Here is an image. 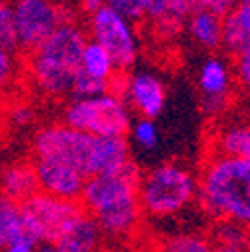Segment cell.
<instances>
[{
    "mask_svg": "<svg viewBox=\"0 0 250 252\" xmlns=\"http://www.w3.org/2000/svg\"><path fill=\"white\" fill-rule=\"evenodd\" d=\"M140 174L136 162H130L120 172L86 178L78 202L98 224L104 238L122 242L138 232L144 218L138 202Z\"/></svg>",
    "mask_w": 250,
    "mask_h": 252,
    "instance_id": "6da1fadb",
    "label": "cell"
},
{
    "mask_svg": "<svg viewBox=\"0 0 250 252\" xmlns=\"http://www.w3.org/2000/svg\"><path fill=\"white\" fill-rule=\"evenodd\" d=\"M198 206L216 220L250 228V158L208 154L198 174Z\"/></svg>",
    "mask_w": 250,
    "mask_h": 252,
    "instance_id": "7a4b0ae2",
    "label": "cell"
},
{
    "mask_svg": "<svg viewBox=\"0 0 250 252\" xmlns=\"http://www.w3.org/2000/svg\"><path fill=\"white\" fill-rule=\"evenodd\" d=\"M88 42L86 30L68 20L28 56V72L36 88L48 96L70 94L74 74L80 68L82 50Z\"/></svg>",
    "mask_w": 250,
    "mask_h": 252,
    "instance_id": "3957f363",
    "label": "cell"
},
{
    "mask_svg": "<svg viewBox=\"0 0 250 252\" xmlns=\"http://www.w3.org/2000/svg\"><path fill=\"white\" fill-rule=\"evenodd\" d=\"M198 198V174L180 162H162L140 174L138 202L144 218L168 220Z\"/></svg>",
    "mask_w": 250,
    "mask_h": 252,
    "instance_id": "277c9868",
    "label": "cell"
},
{
    "mask_svg": "<svg viewBox=\"0 0 250 252\" xmlns=\"http://www.w3.org/2000/svg\"><path fill=\"white\" fill-rule=\"evenodd\" d=\"M62 120L70 128L96 138L126 136L132 124L126 100L108 92L92 98H72L62 112Z\"/></svg>",
    "mask_w": 250,
    "mask_h": 252,
    "instance_id": "5b68a950",
    "label": "cell"
},
{
    "mask_svg": "<svg viewBox=\"0 0 250 252\" xmlns=\"http://www.w3.org/2000/svg\"><path fill=\"white\" fill-rule=\"evenodd\" d=\"M98 138L74 130L66 124H50L36 132L32 140L34 158H48L68 164L82 176H96Z\"/></svg>",
    "mask_w": 250,
    "mask_h": 252,
    "instance_id": "8992f818",
    "label": "cell"
},
{
    "mask_svg": "<svg viewBox=\"0 0 250 252\" xmlns=\"http://www.w3.org/2000/svg\"><path fill=\"white\" fill-rule=\"evenodd\" d=\"M26 236L38 244L56 242L64 230L84 212L80 202L60 200L44 192H36L18 204Z\"/></svg>",
    "mask_w": 250,
    "mask_h": 252,
    "instance_id": "52a82bcc",
    "label": "cell"
},
{
    "mask_svg": "<svg viewBox=\"0 0 250 252\" xmlns=\"http://www.w3.org/2000/svg\"><path fill=\"white\" fill-rule=\"evenodd\" d=\"M12 20L18 48L32 52L58 26L74 18L68 4H52L44 0H14Z\"/></svg>",
    "mask_w": 250,
    "mask_h": 252,
    "instance_id": "ba28073f",
    "label": "cell"
},
{
    "mask_svg": "<svg viewBox=\"0 0 250 252\" xmlns=\"http://www.w3.org/2000/svg\"><path fill=\"white\" fill-rule=\"evenodd\" d=\"M88 26L92 40L110 54L116 70L124 72L134 66L138 58V38L134 32V24L130 20L102 4L90 12Z\"/></svg>",
    "mask_w": 250,
    "mask_h": 252,
    "instance_id": "9c48e42d",
    "label": "cell"
},
{
    "mask_svg": "<svg viewBox=\"0 0 250 252\" xmlns=\"http://www.w3.org/2000/svg\"><path fill=\"white\" fill-rule=\"evenodd\" d=\"M32 166L36 172L40 192L60 200H70V202L80 200L82 188L86 184V176H82L78 170H74L68 164L48 160V158H34Z\"/></svg>",
    "mask_w": 250,
    "mask_h": 252,
    "instance_id": "30bf717a",
    "label": "cell"
},
{
    "mask_svg": "<svg viewBox=\"0 0 250 252\" xmlns=\"http://www.w3.org/2000/svg\"><path fill=\"white\" fill-rule=\"evenodd\" d=\"M124 98H128L130 106L140 114V118L154 120L164 108L166 102V88L162 80L154 72L136 70L126 80V92Z\"/></svg>",
    "mask_w": 250,
    "mask_h": 252,
    "instance_id": "8fae6325",
    "label": "cell"
},
{
    "mask_svg": "<svg viewBox=\"0 0 250 252\" xmlns=\"http://www.w3.org/2000/svg\"><path fill=\"white\" fill-rule=\"evenodd\" d=\"M198 88L204 96L202 108L208 114L220 112L222 102L226 100L230 90V68L222 58L212 56L202 62V66L198 70Z\"/></svg>",
    "mask_w": 250,
    "mask_h": 252,
    "instance_id": "7c38bea8",
    "label": "cell"
},
{
    "mask_svg": "<svg viewBox=\"0 0 250 252\" xmlns=\"http://www.w3.org/2000/svg\"><path fill=\"white\" fill-rule=\"evenodd\" d=\"M104 240L106 238L98 224L86 212H82L54 244H58L64 252H100Z\"/></svg>",
    "mask_w": 250,
    "mask_h": 252,
    "instance_id": "4fadbf2b",
    "label": "cell"
},
{
    "mask_svg": "<svg viewBox=\"0 0 250 252\" xmlns=\"http://www.w3.org/2000/svg\"><path fill=\"white\" fill-rule=\"evenodd\" d=\"M38 192V180L32 162H14L0 172V196L16 204Z\"/></svg>",
    "mask_w": 250,
    "mask_h": 252,
    "instance_id": "5bb4252c",
    "label": "cell"
},
{
    "mask_svg": "<svg viewBox=\"0 0 250 252\" xmlns=\"http://www.w3.org/2000/svg\"><path fill=\"white\" fill-rule=\"evenodd\" d=\"M222 46L234 56L250 46V0H238L222 18Z\"/></svg>",
    "mask_w": 250,
    "mask_h": 252,
    "instance_id": "9a60e30c",
    "label": "cell"
},
{
    "mask_svg": "<svg viewBox=\"0 0 250 252\" xmlns=\"http://www.w3.org/2000/svg\"><path fill=\"white\" fill-rule=\"evenodd\" d=\"M208 154L228 156V158H250V122H232L216 130Z\"/></svg>",
    "mask_w": 250,
    "mask_h": 252,
    "instance_id": "2e32d148",
    "label": "cell"
},
{
    "mask_svg": "<svg viewBox=\"0 0 250 252\" xmlns=\"http://www.w3.org/2000/svg\"><path fill=\"white\" fill-rule=\"evenodd\" d=\"M188 30L190 36L208 50L222 46V16L196 8L188 14Z\"/></svg>",
    "mask_w": 250,
    "mask_h": 252,
    "instance_id": "e0dca14e",
    "label": "cell"
},
{
    "mask_svg": "<svg viewBox=\"0 0 250 252\" xmlns=\"http://www.w3.org/2000/svg\"><path fill=\"white\" fill-rule=\"evenodd\" d=\"M192 10H196L194 0H146V16L168 30Z\"/></svg>",
    "mask_w": 250,
    "mask_h": 252,
    "instance_id": "ac0fdd59",
    "label": "cell"
},
{
    "mask_svg": "<svg viewBox=\"0 0 250 252\" xmlns=\"http://www.w3.org/2000/svg\"><path fill=\"white\" fill-rule=\"evenodd\" d=\"M80 70L92 78H98L104 82H110V78L116 74V66H114L110 54L100 44H96L94 40H88L84 50H82Z\"/></svg>",
    "mask_w": 250,
    "mask_h": 252,
    "instance_id": "d6986e66",
    "label": "cell"
},
{
    "mask_svg": "<svg viewBox=\"0 0 250 252\" xmlns=\"http://www.w3.org/2000/svg\"><path fill=\"white\" fill-rule=\"evenodd\" d=\"M24 238H28V236H26V230L22 224L18 204L4 196H0V250H4L8 244L24 240Z\"/></svg>",
    "mask_w": 250,
    "mask_h": 252,
    "instance_id": "ffe728a7",
    "label": "cell"
},
{
    "mask_svg": "<svg viewBox=\"0 0 250 252\" xmlns=\"http://www.w3.org/2000/svg\"><path fill=\"white\" fill-rule=\"evenodd\" d=\"M210 240L212 244H226L250 250V228L228 222V220H216L210 228Z\"/></svg>",
    "mask_w": 250,
    "mask_h": 252,
    "instance_id": "44dd1931",
    "label": "cell"
},
{
    "mask_svg": "<svg viewBox=\"0 0 250 252\" xmlns=\"http://www.w3.org/2000/svg\"><path fill=\"white\" fill-rule=\"evenodd\" d=\"M212 240L206 234L200 232H180L170 238H166L158 252H210Z\"/></svg>",
    "mask_w": 250,
    "mask_h": 252,
    "instance_id": "7402d4cb",
    "label": "cell"
},
{
    "mask_svg": "<svg viewBox=\"0 0 250 252\" xmlns=\"http://www.w3.org/2000/svg\"><path fill=\"white\" fill-rule=\"evenodd\" d=\"M130 138L132 142L142 148V150H154L160 142V132L156 128L154 120H148V118H136L132 124H130Z\"/></svg>",
    "mask_w": 250,
    "mask_h": 252,
    "instance_id": "603a6c76",
    "label": "cell"
},
{
    "mask_svg": "<svg viewBox=\"0 0 250 252\" xmlns=\"http://www.w3.org/2000/svg\"><path fill=\"white\" fill-rule=\"evenodd\" d=\"M106 92H108V82L92 78L78 68V72L74 74L72 86H70V94L74 98H92V96H100V94H106Z\"/></svg>",
    "mask_w": 250,
    "mask_h": 252,
    "instance_id": "cb8c5ba5",
    "label": "cell"
},
{
    "mask_svg": "<svg viewBox=\"0 0 250 252\" xmlns=\"http://www.w3.org/2000/svg\"><path fill=\"white\" fill-rule=\"evenodd\" d=\"M0 46H4L12 52L18 50L10 0H0Z\"/></svg>",
    "mask_w": 250,
    "mask_h": 252,
    "instance_id": "d4e9b609",
    "label": "cell"
},
{
    "mask_svg": "<svg viewBox=\"0 0 250 252\" xmlns=\"http://www.w3.org/2000/svg\"><path fill=\"white\" fill-rule=\"evenodd\" d=\"M104 6L112 8L132 24L146 16V0H104Z\"/></svg>",
    "mask_w": 250,
    "mask_h": 252,
    "instance_id": "484cf974",
    "label": "cell"
},
{
    "mask_svg": "<svg viewBox=\"0 0 250 252\" xmlns=\"http://www.w3.org/2000/svg\"><path fill=\"white\" fill-rule=\"evenodd\" d=\"M16 76V58L14 52L0 46V92L10 88Z\"/></svg>",
    "mask_w": 250,
    "mask_h": 252,
    "instance_id": "4316f807",
    "label": "cell"
},
{
    "mask_svg": "<svg viewBox=\"0 0 250 252\" xmlns=\"http://www.w3.org/2000/svg\"><path fill=\"white\" fill-rule=\"evenodd\" d=\"M234 74L240 86L250 92V46L234 56Z\"/></svg>",
    "mask_w": 250,
    "mask_h": 252,
    "instance_id": "83f0119b",
    "label": "cell"
},
{
    "mask_svg": "<svg viewBox=\"0 0 250 252\" xmlns=\"http://www.w3.org/2000/svg\"><path fill=\"white\" fill-rule=\"evenodd\" d=\"M236 4H238V0H194V6H196V8L214 12V14L222 16V18H224Z\"/></svg>",
    "mask_w": 250,
    "mask_h": 252,
    "instance_id": "f1b7e54d",
    "label": "cell"
},
{
    "mask_svg": "<svg viewBox=\"0 0 250 252\" xmlns=\"http://www.w3.org/2000/svg\"><path fill=\"white\" fill-rule=\"evenodd\" d=\"M8 118H10V122L16 124V126H26V124L32 122L34 110L30 108L28 104H16V106H12V108L8 110Z\"/></svg>",
    "mask_w": 250,
    "mask_h": 252,
    "instance_id": "f546056e",
    "label": "cell"
},
{
    "mask_svg": "<svg viewBox=\"0 0 250 252\" xmlns=\"http://www.w3.org/2000/svg\"><path fill=\"white\" fill-rule=\"evenodd\" d=\"M0 252H36V244L32 240L24 238V240H18V242L8 244L4 250H0Z\"/></svg>",
    "mask_w": 250,
    "mask_h": 252,
    "instance_id": "4dcf8cb0",
    "label": "cell"
},
{
    "mask_svg": "<svg viewBox=\"0 0 250 252\" xmlns=\"http://www.w3.org/2000/svg\"><path fill=\"white\" fill-rule=\"evenodd\" d=\"M210 252H250L246 248H236V246H226V244H212Z\"/></svg>",
    "mask_w": 250,
    "mask_h": 252,
    "instance_id": "1f68e13d",
    "label": "cell"
},
{
    "mask_svg": "<svg viewBox=\"0 0 250 252\" xmlns=\"http://www.w3.org/2000/svg\"><path fill=\"white\" fill-rule=\"evenodd\" d=\"M80 4H82L84 10L92 12V10H96L98 6H102V4H104V0H80Z\"/></svg>",
    "mask_w": 250,
    "mask_h": 252,
    "instance_id": "d6a6232c",
    "label": "cell"
},
{
    "mask_svg": "<svg viewBox=\"0 0 250 252\" xmlns=\"http://www.w3.org/2000/svg\"><path fill=\"white\" fill-rule=\"evenodd\" d=\"M36 252H64L58 244H54V242H50V244H38L36 246Z\"/></svg>",
    "mask_w": 250,
    "mask_h": 252,
    "instance_id": "836d02e7",
    "label": "cell"
},
{
    "mask_svg": "<svg viewBox=\"0 0 250 252\" xmlns=\"http://www.w3.org/2000/svg\"><path fill=\"white\" fill-rule=\"evenodd\" d=\"M44 2H52V4H68V0H44Z\"/></svg>",
    "mask_w": 250,
    "mask_h": 252,
    "instance_id": "e575fe53",
    "label": "cell"
},
{
    "mask_svg": "<svg viewBox=\"0 0 250 252\" xmlns=\"http://www.w3.org/2000/svg\"><path fill=\"white\" fill-rule=\"evenodd\" d=\"M100 252H112V250H106V248H102V250H100Z\"/></svg>",
    "mask_w": 250,
    "mask_h": 252,
    "instance_id": "d590c367",
    "label": "cell"
},
{
    "mask_svg": "<svg viewBox=\"0 0 250 252\" xmlns=\"http://www.w3.org/2000/svg\"><path fill=\"white\" fill-rule=\"evenodd\" d=\"M0 172H2V168H0Z\"/></svg>",
    "mask_w": 250,
    "mask_h": 252,
    "instance_id": "8d00e7d4",
    "label": "cell"
}]
</instances>
